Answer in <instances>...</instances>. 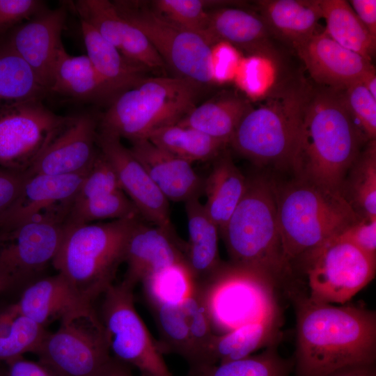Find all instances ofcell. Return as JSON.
Segmentation results:
<instances>
[{"label":"cell","instance_id":"1","mask_svg":"<svg viewBox=\"0 0 376 376\" xmlns=\"http://www.w3.org/2000/svg\"><path fill=\"white\" fill-rule=\"evenodd\" d=\"M295 311L297 376H329L374 366L376 313L362 306L318 302L290 288Z\"/></svg>","mask_w":376,"mask_h":376},{"label":"cell","instance_id":"2","mask_svg":"<svg viewBox=\"0 0 376 376\" xmlns=\"http://www.w3.org/2000/svg\"><path fill=\"white\" fill-rule=\"evenodd\" d=\"M367 141L347 109L342 91L307 86L289 166L297 179L342 194Z\"/></svg>","mask_w":376,"mask_h":376},{"label":"cell","instance_id":"3","mask_svg":"<svg viewBox=\"0 0 376 376\" xmlns=\"http://www.w3.org/2000/svg\"><path fill=\"white\" fill-rule=\"evenodd\" d=\"M221 234L233 265L263 274L276 288L290 273L280 239L277 189L265 176L246 178L244 194Z\"/></svg>","mask_w":376,"mask_h":376},{"label":"cell","instance_id":"4","mask_svg":"<svg viewBox=\"0 0 376 376\" xmlns=\"http://www.w3.org/2000/svg\"><path fill=\"white\" fill-rule=\"evenodd\" d=\"M139 221L136 217L65 225L52 264L81 298L93 304L113 283L125 260L129 238Z\"/></svg>","mask_w":376,"mask_h":376},{"label":"cell","instance_id":"5","mask_svg":"<svg viewBox=\"0 0 376 376\" xmlns=\"http://www.w3.org/2000/svg\"><path fill=\"white\" fill-rule=\"evenodd\" d=\"M279 193V229L289 265L362 218L341 193L311 182L297 179Z\"/></svg>","mask_w":376,"mask_h":376},{"label":"cell","instance_id":"6","mask_svg":"<svg viewBox=\"0 0 376 376\" xmlns=\"http://www.w3.org/2000/svg\"><path fill=\"white\" fill-rule=\"evenodd\" d=\"M199 85L180 77H147L117 95L98 120V130L131 142L178 123L196 105Z\"/></svg>","mask_w":376,"mask_h":376},{"label":"cell","instance_id":"7","mask_svg":"<svg viewBox=\"0 0 376 376\" xmlns=\"http://www.w3.org/2000/svg\"><path fill=\"white\" fill-rule=\"evenodd\" d=\"M196 286L215 334L280 314L276 287L258 272L222 264Z\"/></svg>","mask_w":376,"mask_h":376},{"label":"cell","instance_id":"8","mask_svg":"<svg viewBox=\"0 0 376 376\" xmlns=\"http://www.w3.org/2000/svg\"><path fill=\"white\" fill-rule=\"evenodd\" d=\"M307 86L290 87L245 114L229 143L259 165L290 166Z\"/></svg>","mask_w":376,"mask_h":376},{"label":"cell","instance_id":"9","mask_svg":"<svg viewBox=\"0 0 376 376\" xmlns=\"http://www.w3.org/2000/svg\"><path fill=\"white\" fill-rule=\"evenodd\" d=\"M112 2L124 19L146 36L178 77L199 86L215 81L212 45L203 38L171 23L145 1Z\"/></svg>","mask_w":376,"mask_h":376},{"label":"cell","instance_id":"10","mask_svg":"<svg viewBox=\"0 0 376 376\" xmlns=\"http://www.w3.org/2000/svg\"><path fill=\"white\" fill-rule=\"evenodd\" d=\"M308 297L344 304L375 277L376 258L337 235L301 255Z\"/></svg>","mask_w":376,"mask_h":376},{"label":"cell","instance_id":"11","mask_svg":"<svg viewBox=\"0 0 376 376\" xmlns=\"http://www.w3.org/2000/svg\"><path fill=\"white\" fill-rule=\"evenodd\" d=\"M134 287L122 281L104 292L100 319L110 352L142 376H173L134 304Z\"/></svg>","mask_w":376,"mask_h":376},{"label":"cell","instance_id":"12","mask_svg":"<svg viewBox=\"0 0 376 376\" xmlns=\"http://www.w3.org/2000/svg\"><path fill=\"white\" fill-rule=\"evenodd\" d=\"M72 116H59L30 100L0 109V166L28 173Z\"/></svg>","mask_w":376,"mask_h":376},{"label":"cell","instance_id":"13","mask_svg":"<svg viewBox=\"0 0 376 376\" xmlns=\"http://www.w3.org/2000/svg\"><path fill=\"white\" fill-rule=\"evenodd\" d=\"M35 354L63 376H96L112 357L95 310L61 321Z\"/></svg>","mask_w":376,"mask_h":376},{"label":"cell","instance_id":"14","mask_svg":"<svg viewBox=\"0 0 376 376\" xmlns=\"http://www.w3.org/2000/svg\"><path fill=\"white\" fill-rule=\"evenodd\" d=\"M65 224L36 219L0 228V274L8 288L26 287L52 263L61 246Z\"/></svg>","mask_w":376,"mask_h":376},{"label":"cell","instance_id":"15","mask_svg":"<svg viewBox=\"0 0 376 376\" xmlns=\"http://www.w3.org/2000/svg\"><path fill=\"white\" fill-rule=\"evenodd\" d=\"M88 171L61 175L27 173L17 198L0 214V228L36 219L65 224L75 196Z\"/></svg>","mask_w":376,"mask_h":376},{"label":"cell","instance_id":"16","mask_svg":"<svg viewBox=\"0 0 376 376\" xmlns=\"http://www.w3.org/2000/svg\"><path fill=\"white\" fill-rule=\"evenodd\" d=\"M120 139L115 134L97 130V147L114 168L122 190L135 205L141 217L156 226L173 232L169 201Z\"/></svg>","mask_w":376,"mask_h":376},{"label":"cell","instance_id":"17","mask_svg":"<svg viewBox=\"0 0 376 376\" xmlns=\"http://www.w3.org/2000/svg\"><path fill=\"white\" fill-rule=\"evenodd\" d=\"M66 17L64 5L54 9L46 8L3 36L48 93L56 58L63 46L61 33Z\"/></svg>","mask_w":376,"mask_h":376},{"label":"cell","instance_id":"18","mask_svg":"<svg viewBox=\"0 0 376 376\" xmlns=\"http://www.w3.org/2000/svg\"><path fill=\"white\" fill-rule=\"evenodd\" d=\"M97 130L98 120L93 114L72 116L27 173L61 175L86 171L98 151Z\"/></svg>","mask_w":376,"mask_h":376},{"label":"cell","instance_id":"19","mask_svg":"<svg viewBox=\"0 0 376 376\" xmlns=\"http://www.w3.org/2000/svg\"><path fill=\"white\" fill-rule=\"evenodd\" d=\"M320 86L342 91L375 68L370 61L340 45L324 31L294 47Z\"/></svg>","mask_w":376,"mask_h":376},{"label":"cell","instance_id":"20","mask_svg":"<svg viewBox=\"0 0 376 376\" xmlns=\"http://www.w3.org/2000/svg\"><path fill=\"white\" fill-rule=\"evenodd\" d=\"M184 246L173 232L139 221L127 244L124 260L127 271L123 281L134 288L164 267L185 263Z\"/></svg>","mask_w":376,"mask_h":376},{"label":"cell","instance_id":"21","mask_svg":"<svg viewBox=\"0 0 376 376\" xmlns=\"http://www.w3.org/2000/svg\"><path fill=\"white\" fill-rule=\"evenodd\" d=\"M131 143L130 150L169 201L186 202L203 192L205 180L196 173L191 163L156 146L147 139Z\"/></svg>","mask_w":376,"mask_h":376},{"label":"cell","instance_id":"22","mask_svg":"<svg viewBox=\"0 0 376 376\" xmlns=\"http://www.w3.org/2000/svg\"><path fill=\"white\" fill-rule=\"evenodd\" d=\"M15 304L19 314L44 327L56 320L61 322L94 310L60 273L27 285Z\"/></svg>","mask_w":376,"mask_h":376},{"label":"cell","instance_id":"23","mask_svg":"<svg viewBox=\"0 0 376 376\" xmlns=\"http://www.w3.org/2000/svg\"><path fill=\"white\" fill-rule=\"evenodd\" d=\"M49 93L86 102L109 104L114 99L88 57L72 56L63 46L56 58Z\"/></svg>","mask_w":376,"mask_h":376},{"label":"cell","instance_id":"24","mask_svg":"<svg viewBox=\"0 0 376 376\" xmlns=\"http://www.w3.org/2000/svg\"><path fill=\"white\" fill-rule=\"evenodd\" d=\"M189 240L184 246L185 263L195 283L201 284L222 265L219 256V229L207 214L199 197L185 202Z\"/></svg>","mask_w":376,"mask_h":376},{"label":"cell","instance_id":"25","mask_svg":"<svg viewBox=\"0 0 376 376\" xmlns=\"http://www.w3.org/2000/svg\"><path fill=\"white\" fill-rule=\"evenodd\" d=\"M281 323L279 314L244 324L221 334H214L201 366L217 365L241 359L277 343Z\"/></svg>","mask_w":376,"mask_h":376},{"label":"cell","instance_id":"26","mask_svg":"<svg viewBox=\"0 0 376 376\" xmlns=\"http://www.w3.org/2000/svg\"><path fill=\"white\" fill-rule=\"evenodd\" d=\"M86 56L114 98L148 77V69L125 58L86 22L80 19Z\"/></svg>","mask_w":376,"mask_h":376},{"label":"cell","instance_id":"27","mask_svg":"<svg viewBox=\"0 0 376 376\" xmlns=\"http://www.w3.org/2000/svg\"><path fill=\"white\" fill-rule=\"evenodd\" d=\"M256 4L273 35L294 47L318 33L320 0H260Z\"/></svg>","mask_w":376,"mask_h":376},{"label":"cell","instance_id":"28","mask_svg":"<svg viewBox=\"0 0 376 376\" xmlns=\"http://www.w3.org/2000/svg\"><path fill=\"white\" fill-rule=\"evenodd\" d=\"M246 187V178L227 152L214 159L209 176L204 181L203 192L207 201L204 207L212 221L224 228L231 214L241 201Z\"/></svg>","mask_w":376,"mask_h":376},{"label":"cell","instance_id":"29","mask_svg":"<svg viewBox=\"0 0 376 376\" xmlns=\"http://www.w3.org/2000/svg\"><path fill=\"white\" fill-rule=\"evenodd\" d=\"M209 15L214 42L226 41L251 53L266 51L273 33L260 15L236 8H220Z\"/></svg>","mask_w":376,"mask_h":376},{"label":"cell","instance_id":"30","mask_svg":"<svg viewBox=\"0 0 376 376\" xmlns=\"http://www.w3.org/2000/svg\"><path fill=\"white\" fill-rule=\"evenodd\" d=\"M251 108L249 102L242 97L223 95L195 107L176 124L192 127L228 143Z\"/></svg>","mask_w":376,"mask_h":376},{"label":"cell","instance_id":"31","mask_svg":"<svg viewBox=\"0 0 376 376\" xmlns=\"http://www.w3.org/2000/svg\"><path fill=\"white\" fill-rule=\"evenodd\" d=\"M324 31L343 47L371 62L376 49V38L363 24L348 1L320 0Z\"/></svg>","mask_w":376,"mask_h":376},{"label":"cell","instance_id":"32","mask_svg":"<svg viewBox=\"0 0 376 376\" xmlns=\"http://www.w3.org/2000/svg\"><path fill=\"white\" fill-rule=\"evenodd\" d=\"M49 93L28 64L0 37V109L13 103L42 100Z\"/></svg>","mask_w":376,"mask_h":376},{"label":"cell","instance_id":"33","mask_svg":"<svg viewBox=\"0 0 376 376\" xmlns=\"http://www.w3.org/2000/svg\"><path fill=\"white\" fill-rule=\"evenodd\" d=\"M144 139L190 163L214 159L226 144L196 129L178 124L155 130Z\"/></svg>","mask_w":376,"mask_h":376},{"label":"cell","instance_id":"34","mask_svg":"<svg viewBox=\"0 0 376 376\" xmlns=\"http://www.w3.org/2000/svg\"><path fill=\"white\" fill-rule=\"evenodd\" d=\"M361 217L376 218V142L368 141L351 167L342 194Z\"/></svg>","mask_w":376,"mask_h":376},{"label":"cell","instance_id":"35","mask_svg":"<svg viewBox=\"0 0 376 376\" xmlns=\"http://www.w3.org/2000/svg\"><path fill=\"white\" fill-rule=\"evenodd\" d=\"M289 370V363L279 355L276 343L241 359L191 368L189 376H288Z\"/></svg>","mask_w":376,"mask_h":376},{"label":"cell","instance_id":"36","mask_svg":"<svg viewBox=\"0 0 376 376\" xmlns=\"http://www.w3.org/2000/svg\"><path fill=\"white\" fill-rule=\"evenodd\" d=\"M141 283L151 306L181 304L190 296L196 285L185 263L164 267L144 279Z\"/></svg>","mask_w":376,"mask_h":376},{"label":"cell","instance_id":"37","mask_svg":"<svg viewBox=\"0 0 376 376\" xmlns=\"http://www.w3.org/2000/svg\"><path fill=\"white\" fill-rule=\"evenodd\" d=\"M139 217L141 215L135 205L122 189H119L100 196L73 202L65 225Z\"/></svg>","mask_w":376,"mask_h":376},{"label":"cell","instance_id":"38","mask_svg":"<svg viewBox=\"0 0 376 376\" xmlns=\"http://www.w3.org/2000/svg\"><path fill=\"white\" fill-rule=\"evenodd\" d=\"M159 331L162 352H173L187 361L191 352L188 324L182 304H162L151 306Z\"/></svg>","mask_w":376,"mask_h":376},{"label":"cell","instance_id":"39","mask_svg":"<svg viewBox=\"0 0 376 376\" xmlns=\"http://www.w3.org/2000/svg\"><path fill=\"white\" fill-rule=\"evenodd\" d=\"M152 9L162 17L185 30L203 38L211 45L210 15L205 8L207 1L201 0H155Z\"/></svg>","mask_w":376,"mask_h":376},{"label":"cell","instance_id":"40","mask_svg":"<svg viewBox=\"0 0 376 376\" xmlns=\"http://www.w3.org/2000/svg\"><path fill=\"white\" fill-rule=\"evenodd\" d=\"M185 313L191 352L188 362L191 368L201 366L214 336L212 324L203 304L199 288L195 285L190 296L182 303Z\"/></svg>","mask_w":376,"mask_h":376},{"label":"cell","instance_id":"41","mask_svg":"<svg viewBox=\"0 0 376 376\" xmlns=\"http://www.w3.org/2000/svg\"><path fill=\"white\" fill-rule=\"evenodd\" d=\"M47 332L44 327L19 314L10 329L0 336V361L36 353Z\"/></svg>","mask_w":376,"mask_h":376},{"label":"cell","instance_id":"42","mask_svg":"<svg viewBox=\"0 0 376 376\" xmlns=\"http://www.w3.org/2000/svg\"><path fill=\"white\" fill-rule=\"evenodd\" d=\"M343 98L355 124L368 141L376 138V98L363 84L354 82L342 90Z\"/></svg>","mask_w":376,"mask_h":376},{"label":"cell","instance_id":"43","mask_svg":"<svg viewBox=\"0 0 376 376\" xmlns=\"http://www.w3.org/2000/svg\"><path fill=\"white\" fill-rule=\"evenodd\" d=\"M122 189L116 172L99 150L73 202L81 201Z\"/></svg>","mask_w":376,"mask_h":376},{"label":"cell","instance_id":"44","mask_svg":"<svg viewBox=\"0 0 376 376\" xmlns=\"http://www.w3.org/2000/svg\"><path fill=\"white\" fill-rule=\"evenodd\" d=\"M45 8L38 0H0V37Z\"/></svg>","mask_w":376,"mask_h":376},{"label":"cell","instance_id":"45","mask_svg":"<svg viewBox=\"0 0 376 376\" xmlns=\"http://www.w3.org/2000/svg\"><path fill=\"white\" fill-rule=\"evenodd\" d=\"M337 236L376 258V218L362 217Z\"/></svg>","mask_w":376,"mask_h":376},{"label":"cell","instance_id":"46","mask_svg":"<svg viewBox=\"0 0 376 376\" xmlns=\"http://www.w3.org/2000/svg\"><path fill=\"white\" fill-rule=\"evenodd\" d=\"M27 173L13 171L0 166V214L15 201Z\"/></svg>","mask_w":376,"mask_h":376},{"label":"cell","instance_id":"47","mask_svg":"<svg viewBox=\"0 0 376 376\" xmlns=\"http://www.w3.org/2000/svg\"><path fill=\"white\" fill-rule=\"evenodd\" d=\"M7 363L4 376H63L47 364L24 359L22 356Z\"/></svg>","mask_w":376,"mask_h":376},{"label":"cell","instance_id":"48","mask_svg":"<svg viewBox=\"0 0 376 376\" xmlns=\"http://www.w3.org/2000/svg\"><path fill=\"white\" fill-rule=\"evenodd\" d=\"M350 4L360 21L376 38V1L352 0Z\"/></svg>","mask_w":376,"mask_h":376},{"label":"cell","instance_id":"49","mask_svg":"<svg viewBox=\"0 0 376 376\" xmlns=\"http://www.w3.org/2000/svg\"><path fill=\"white\" fill-rule=\"evenodd\" d=\"M96 376H134L130 367L111 357L110 361Z\"/></svg>","mask_w":376,"mask_h":376},{"label":"cell","instance_id":"50","mask_svg":"<svg viewBox=\"0 0 376 376\" xmlns=\"http://www.w3.org/2000/svg\"><path fill=\"white\" fill-rule=\"evenodd\" d=\"M19 314L15 304L10 305L0 312V336L10 329L15 319Z\"/></svg>","mask_w":376,"mask_h":376},{"label":"cell","instance_id":"51","mask_svg":"<svg viewBox=\"0 0 376 376\" xmlns=\"http://www.w3.org/2000/svg\"><path fill=\"white\" fill-rule=\"evenodd\" d=\"M329 376H376L374 366H361L345 368Z\"/></svg>","mask_w":376,"mask_h":376},{"label":"cell","instance_id":"52","mask_svg":"<svg viewBox=\"0 0 376 376\" xmlns=\"http://www.w3.org/2000/svg\"><path fill=\"white\" fill-rule=\"evenodd\" d=\"M361 82L370 93V94L376 98V74L375 68L368 72L361 80Z\"/></svg>","mask_w":376,"mask_h":376},{"label":"cell","instance_id":"53","mask_svg":"<svg viewBox=\"0 0 376 376\" xmlns=\"http://www.w3.org/2000/svg\"><path fill=\"white\" fill-rule=\"evenodd\" d=\"M9 289L8 285L4 279V278L0 274V293L3 292V291Z\"/></svg>","mask_w":376,"mask_h":376},{"label":"cell","instance_id":"54","mask_svg":"<svg viewBox=\"0 0 376 376\" xmlns=\"http://www.w3.org/2000/svg\"><path fill=\"white\" fill-rule=\"evenodd\" d=\"M0 376H4V373L0 370Z\"/></svg>","mask_w":376,"mask_h":376}]
</instances>
